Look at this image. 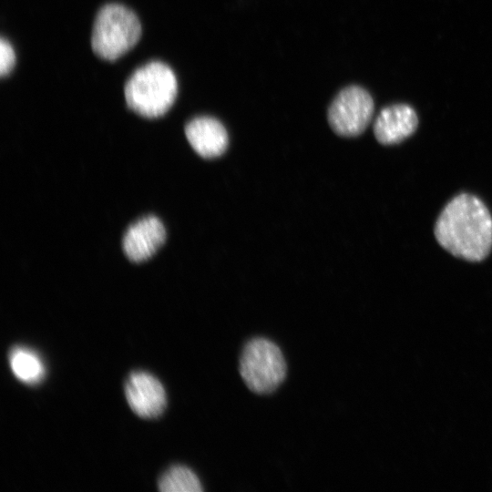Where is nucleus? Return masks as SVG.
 Returning <instances> with one entry per match:
<instances>
[{
    "label": "nucleus",
    "mask_w": 492,
    "mask_h": 492,
    "mask_svg": "<svg viewBox=\"0 0 492 492\" xmlns=\"http://www.w3.org/2000/svg\"><path fill=\"white\" fill-rule=\"evenodd\" d=\"M435 236L456 257L479 261L492 248V217L478 198L463 193L452 199L440 213Z\"/></svg>",
    "instance_id": "obj_1"
},
{
    "label": "nucleus",
    "mask_w": 492,
    "mask_h": 492,
    "mask_svg": "<svg viewBox=\"0 0 492 492\" xmlns=\"http://www.w3.org/2000/svg\"><path fill=\"white\" fill-rule=\"evenodd\" d=\"M178 81L172 69L160 61H151L138 69L125 84L127 106L138 115L157 118L172 107Z\"/></svg>",
    "instance_id": "obj_2"
},
{
    "label": "nucleus",
    "mask_w": 492,
    "mask_h": 492,
    "mask_svg": "<svg viewBox=\"0 0 492 492\" xmlns=\"http://www.w3.org/2000/svg\"><path fill=\"white\" fill-rule=\"evenodd\" d=\"M140 36L141 25L133 11L120 4H108L96 16L91 47L100 58L112 61L128 52Z\"/></svg>",
    "instance_id": "obj_3"
},
{
    "label": "nucleus",
    "mask_w": 492,
    "mask_h": 492,
    "mask_svg": "<svg viewBox=\"0 0 492 492\" xmlns=\"http://www.w3.org/2000/svg\"><path fill=\"white\" fill-rule=\"evenodd\" d=\"M239 371L251 392L269 395L284 381L287 365L276 343L266 338L255 337L249 340L241 350Z\"/></svg>",
    "instance_id": "obj_4"
},
{
    "label": "nucleus",
    "mask_w": 492,
    "mask_h": 492,
    "mask_svg": "<svg viewBox=\"0 0 492 492\" xmlns=\"http://www.w3.org/2000/svg\"><path fill=\"white\" fill-rule=\"evenodd\" d=\"M374 101L361 87L350 86L341 90L328 109V122L333 130L343 137L363 133L370 124Z\"/></svg>",
    "instance_id": "obj_5"
},
{
    "label": "nucleus",
    "mask_w": 492,
    "mask_h": 492,
    "mask_svg": "<svg viewBox=\"0 0 492 492\" xmlns=\"http://www.w3.org/2000/svg\"><path fill=\"white\" fill-rule=\"evenodd\" d=\"M125 395L129 407L142 418L159 417L167 406L162 384L147 372L131 373L126 380Z\"/></svg>",
    "instance_id": "obj_6"
},
{
    "label": "nucleus",
    "mask_w": 492,
    "mask_h": 492,
    "mask_svg": "<svg viewBox=\"0 0 492 492\" xmlns=\"http://www.w3.org/2000/svg\"><path fill=\"white\" fill-rule=\"evenodd\" d=\"M166 240V229L154 215L140 218L126 231L122 247L127 258L142 262L152 257Z\"/></svg>",
    "instance_id": "obj_7"
},
{
    "label": "nucleus",
    "mask_w": 492,
    "mask_h": 492,
    "mask_svg": "<svg viewBox=\"0 0 492 492\" xmlns=\"http://www.w3.org/2000/svg\"><path fill=\"white\" fill-rule=\"evenodd\" d=\"M185 136L194 151L204 159L222 155L228 147V134L224 126L208 116L197 117L185 126Z\"/></svg>",
    "instance_id": "obj_8"
},
{
    "label": "nucleus",
    "mask_w": 492,
    "mask_h": 492,
    "mask_svg": "<svg viewBox=\"0 0 492 492\" xmlns=\"http://www.w3.org/2000/svg\"><path fill=\"white\" fill-rule=\"evenodd\" d=\"M418 118L413 108L396 104L381 110L374 124L376 139L384 145L396 144L416 129Z\"/></svg>",
    "instance_id": "obj_9"
},
{
    "label": "nucleus",
    "mask_w": 492,
    "mask_h": 492,
    "mask_svg": "<svg viewBox=\"0 0 492 492\" xmlns=\"http://www.w3.org/2000/svg\"><path fill=\"white\" fill-rule=\"evenodd\" d=\"M15 376L24 384L34 385L41 383L46 375V365L41 356L27 346L15 345L8 355Z\"/></svg>",
    "instance_id": "obj_10"
},
{
    "label": "nucleus",
    "mask_w": 492,
    "mask_h": 492,
    "mask_svg": "<svg viewBox=\"0 0 492 492\" xmlns=\"http://www.w3.org/2000/svg\"><path fill=\"white\" fill-rule=\"evenodd\" d=\"M162 492H200L203 490L197 475L189 467L176 465L169 467L158 482Z\"/></svg>",
    "instance_id": "obj_11"
},
{
    "label": "nucleus",
    "mask_w": 492,
    "mask_h": 492,
    "mask_svg": "<svg viewBox=\"0 0 492 492\" xmlns=\"http://www.w3.org/2000/svg\"><path fill=\"white\" fill-rule=\"evenodd\" d=\"M15 64V53L8 40L2 37L0 40V75L7 76Z\"/></svg>",
    "instance_id": "obj_12"
}]
</instances>
